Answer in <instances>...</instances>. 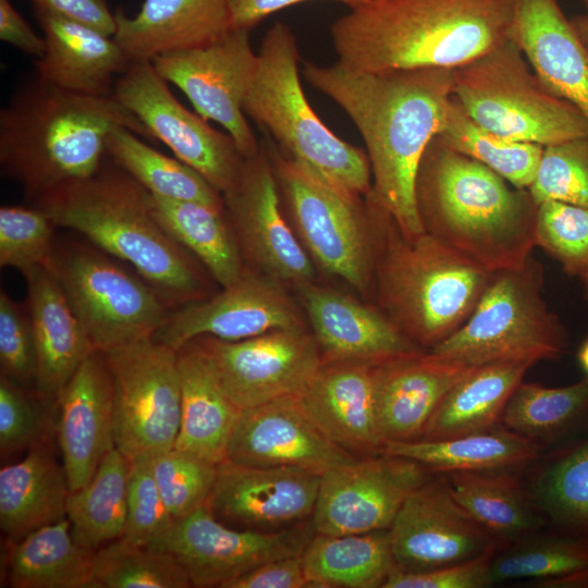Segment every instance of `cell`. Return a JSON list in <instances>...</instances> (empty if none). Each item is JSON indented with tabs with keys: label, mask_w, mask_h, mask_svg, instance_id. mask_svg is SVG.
Wrapping results in <instances>:
<instances>
[{
	"label": "cell",
	"mask_w": 588,
	"mask_h": 588,
	"mask_svg": "<svg viewBox=\"0 0 588 588\" xmlns=\"http://www.w3.org/2000/svg\"><path fill=\"white\" fill-rule=\"evenodd\" d=\"M306 81L333 100L359 131L369 159L366 196L406 235L424 229L415 198L422 155L442 130L453 98V70L365 72L305 62Z\"/></svg>",
	"instance_id": "obj_1"
},
{
	"label": "cell",
	"mask_w": 588,
	"mask_h": 588,
	"mask_svg": "<svg viewBox=\"0 0 588 588\" xmlns=\"http://www.w3.org/2000/svg\"><path fill=\"white\" fill-rule=\"evenodd\" d=\"M512 17V0H368L330 34L352 70H455L509 38Z\"/></svg>",
	"instance_id": "obj_2"
},
{
	"label": "cell",
	"mask_w": 588,
	"mask_h": 588,
	"mask_svg": "<svg viewBox=\"0 0 588 588\" xmlns=\"http://www.w3.org/2000/svg\"><path fill=\"white\" fill-rule=\"evenodd\" d=\"M415 198L424 232L489 272L524 266L537 247L538 205L529 191L438 136L420 160Z\"/></svg>",
	"instance_id": "obj_3"
},
{
	"label": "cell",
	"mask_w": 588,
	"mask_h": 588,
	"mask_svg": "<svg viewBox=\"0 0 588 588\" xmlns=\"http://www.w3.org/2000/svg\"><path fill=\"white\" fill-rule=\"evenodd\" d=\"M119 127L157 139L112 95L69 91L38 77L22 85L0 110V168L34 201L64 183L94 175Z\"/></svg>",
	"instance_id": "obj_4"
},
{
	"label": "cell",
	"mask_w": 588,
	"mask_h": 588,
	"mask_svg": "<svg viewBox=\"0 0 588 588\" xmlns=\"http://www.w3.org/2000/svg\"><path fill=\"white\" fill-rule=\"evenodd\" d=\"M33 205L56 228L81 233L98 249L126 261L171 306L204 298L187 250L152 216L149 192L117 164L103 163L94 175L59 185Z\"/></svg>",
	"instance_id": "obj_5"
},
{
	"label": "cell",
	"mask_w": 588,
	"mask_h": 588,
	"mask_svg": "<svg viewBox=\"0 0 588 588\" xmlns=\"http://www.w3.org/2000/svg\"><path fill=\"white\" fill-rule=\"evenodd\" d=\"M366 200L377 307L408 340L430 351L467 320L494 272L465 260L425 232L404 234L385 211Z\"/></svg>",
	"instance_id": "obj_6"
},
{
	"label": "cell",
	"mask_w": 588,
	"mask_h": 588,
	"mask_svg": "<svg viewBox=\"0 0 588 588\" xmlns=\"http://www.w3.org/2000/svg\"><path fill=\"white\" fill-rule=\"evenodd\" d=\"M255 77L243 110L277 143L335 188L366 197L371 188L369 159L341 139L316 114L302 87L299 51L291 27L275 23L264 36Z\"/></svg>",
	"instance_id": "obj_7"
},
{
	"label": "cell",
	"mask_w": 588,
	"mask_h": 588,
	"mask_svg": "<svg viewBox=\"0 0 588 588\" xmlns=\"http://www.w3.org/2000/svg\"><path fill=\"white\" fill-rule=\"evenodd\" d=\"M453 97L476 123L511 140L547 147L588 136L583 113L544 86L510 37L453 70Z\"/></svg>",
	"instance_id": "obj_8"
},
{
	"label": "cell",
	"mask_w": 588,
	"mask_h": 588,
	"mask_svg": "<svg viewBox=\"0 0 588 588\" xmlns=\"http://www.w3.org/2000/svg\"><path fill=\"white\" fill-rule=\"evenodd\" d=\"M543 272L531 256L494 272L467 320L429 352L468 366L500 360H555L568 335L542 297Z\"/></svg>",
	"instance_id": "obj_9"
},
{
	"label": "cell",
	"mask_w": 588,
	"mask_h": 588,
	"mask_svg": "<svg viewBox=\"0 0 588 588\" xmlns=\"http://www.w3.org/2000/svg\"><path fill=\"white\" fill-rule=\"evenodd\" d=\"M264 146L282 209L313 262L367 293L372 286L373 234L366 198L363 203L335 188L271 140Z\"/></svg>",
	"instance_id": "obj_10"
},
{
	"label": "cell",
	"mask_w": 588,
	"mask_h": 588,
	"mask_svg": "<svg viewBox=\"0 0 588 588\" xmlns=\"http://www.w3.org/2000/svg\"><path fill=\"white\" fill-rule=\"evenodd\" d=\"M48 267L97 351L152 338L172 311L152 285L100 249L54 248Z\"/></svg>",
	"instance_id": "obj_11"
},
{
	"label": "cell",
	"mask_w": 588,
	"mask_h": 588,
	"mask_svg": "<svg viewBox=\"0 0 588 588\" xmlns=\"http://www.w3.org/2000/svg\"><path fill=\"white\" fill-rule=\"evenodd\" d=\"M102 353L113 382L115 448L130 462L173 449L181 424L176 351L147 338Z\"/></svg>",
	"instance_id": "obj_12"
},
{
	"label": "cell",
	"mask_w": 588,
	"mask_h": 588,
	"mask_svg": "<svg viewBox=\"0 0 588 588\" xmlns=\"http://www.w3.org/2000/svg\"><path fill=\"white\" fill-rule=\"evenodd\" d=\"M314 535L311 520L280 530L234 529L204 505L174 519L149 547L171 554L192 587L224 588L261 564L303 554Z\"/></svg>",
	"instance_id": "obj_13"
},
{
	"label": "cell",
	"mask_w": 588,
	"mask_h": 588,
	"mask_svg": "<svg viewBox=\"0 0 588 588\" xmlns=\"http://www.w3.org/2000/svg\"><path fill=\"white\" fill-rule=\"evenodd\" d=\"M151 62L168 83L182 90L197 114L226 131L244 158L259 150L243 110L258 64L249 30L231 29L215 42L162 53Z\"/></svg>",
	"instance_id": "obj_14"
},
{
	"label": "cell",
	"mask_w": 588,
	"mask_h": 588,
	"mask_svg": "<svg viewBox=\"0 0 588 588\" xmlns=\"http://www.w3.org/2000/svg\"><path fill=\"white\" fill-rule=\"evenodd\" d=\"M175 157L224 194L235 182L244 157L233 138L211 127L171 93L151 61H131L112 94Z\"/></svg>",
	"instance_id": "obj_15"
},
{
	"label": "cell",
	"mask_w": 588,
	"mask_h": 588,
	"mask_svg": "<svg viewBox=\"0 0 588 588\" xmlns=\"http://www.w3.org/2000/svg\"><path fill=\"white\" fill-rule=\"evenodd\" d=\"M194 340L241 411L301 393L323 363L306 328L273 330L241 341Z\"/></svg>",
	"instance_id": "obj_16"
},
{
	"label": "cell",
	"mask_w": 588,
	"mask_h": 588,
	"mask_svg": "<svg viewBox=\"0 0 588 588\" xmlns=\"http://www.w3.org/2000/svg\"><path fill=\"white\" fill-rule=\"evenodd\" d=\"M223 198L243 257L281 284L302 287L313 282L314 262L282 209L273 166L264 144L256 154L244 158Z\"/></svg>",
	"instance_id": "obj_17"
},
{
	"label": "cell",
	"mask_w": 588,
	"mask_h": 588,
	"mask_svg": "<svg viewBox=\"0 0 588 588\" xmlns=\"http://www.w3.org/2000/svg\"><path fill=\"white\" fill-rule=\"evenodd\" d=\"M427 470L405 457L380 453L321 475L311 524L316 534L347 535L389 529Z\"/></svg>",
	"instance_id": "obj_18"
},
{
	"label": "cell",
	"mask_w": 588,
	"mask_h": 588,
	"mask_svg": "<svg viewBox=\"0 0 588 588\" xmlns=\"http://www.w3.org/2000/svg\"><path fill=\"white\" fill-rule=\"evenodd\" d=\"M282 285L245 268L218 294L172 310L152 339L177 351L199 336L241 341L273 330L305 328V317Z\"/></svg>",
	"instance_id": "obj_19"
},
{
	"label": "cell",
	"mask_w": 588,
	"mask_h": 588,
	"mask_svg": "<svg viewBox=\"0 0 588 588\" xmlns=\"http://www.w3.org/2000/svg\"><path fill=\"white\" fill-rule=\"evenodd\" d=\"M389 538L395 568L413 573L502 548L453 500L442 479L427 480L408 495L389 528Z\"/></svg>",
	"instance_id": "obj_20"
},
{
	"label": "cell",
	"mask_w": 588,
	"mask_h": 588,
	"mask_svg": "<svg viewBox=\"0 0 588 588\" xmlns=\"http://www.w3.org/2000/svg\"><path fill=\"white\" fill-rule=\"evenodd\" d=\"M226 460L322 475L358 457L332 442L302 408L297 395H289L241 412Z\"/></svg>",
	"instance_id": "obj_21"
},
{
	"label": "cell",
	"mask_w": 588,
	"mask_h": 588,
	"mask_svg": "<svg viewBox=\"0 0 588 588\" xmlns=\"http://www.w3.org/2000/svg\"><path fill=\"white\" fill-rule=\"evenodd\" d=\"M321 475L279 467H253L229 460L218 465L206 506L220 520L245 529L280 530L314 513Z\"/></svg>",
	"instance_id": "obj_22"
},
{
	"label": "cell",
	"mask_w": 588,
	"mask_h": 588,
	"mask_svg": "<svg viewBox=\"0 0 588 588\" xmlns=\"http://www.w3.org/2000/svg\"><path fill=\"white\" fill-rule=\"evenodd\" d=\"M57 432L70 491L86 486L115 446L113 382L105 357L93 351L57 400Z\"/></svg>",
	"instance_id": "obj_23"
},
{
	"label": "cell",
	"mask_w": 588,
	"mask_h": 588,
	"mask_svg": "<svg viewBox=\"0 0 588 588\" xmlns=\"http://www.w3.org/2000/svg\"><path fill=\"white\" fill-rule=\"evenodd\" d=\"M323 362L297 395L308 417L335 444L353 455L380 454L376 365Z\"/></svg>",
	"instance_id": "obj_24"
},
{
	"label": "cell",
	"mask_w": 588,
	"mask_h": 588,
	"mask_svg": "<svg viewBox=\"0 0 588 588\" xmlns=\"http://www.w3.org/2000/svg\"><path fill=\"white\" fill-rule=\"evenodd\" d=\"M299 291L304 314L323 362L380 363L425 351L378 307L313 282Z\"/></svg>",
	"instance_id": "obj_25"
},
{
	"label": "cell",
	"mask_w": 588,
	"mask_h": 588,
	"mask_svg": "<svg viewBox=\"0 0 588 588\" xmlns=\"http://www.w3.org/2000/svg\"><path fill=\"white\" fill-rule=\"evenodd\" d=\"M474 366L416 352L376 365V393L382 440H419L450 389Z\"/></svg>",
	"instance_id": "obj_26"
},
{
	"label": "cell",
	"mask_w": 588,
	"mask_h": 588,
	"mask_svg": "<svg viewBox=\"0 0 588 588\" xmlns=\"http://www.w3.org/2000/svg\"><path fill=\"white\" fill-rule=\"evenodd\" d=\"M509 37L558 97L588 122V48L576 35L558 0H512Z\"/></svg>",
	"instance_id": "obj_27"
},
{
	"label": "cell",
	"mask_w": 588,
	"mask_h": 588,
	"mask_svg": "<svg viewBox=\"0 0 588 588\" xmlns=\"http://www.w3.org/2000/svg\"><path fill=\"white\" fill-rule=\"evenodd\" d=\"M46 49L35 60L36 77L59 88L110 96L131 59L115 41L88 25L35 9Z\"/></svg>",
	"instance_id": "obj_28"
},
{
	"label": "cell",
	"mask_w": 588,
	"mask_h": 588,
	"mask_svg": "<svg viewBox=\"0 0 588 588\" xmlns=\"http://www.w3.org/2000/svg\"><path fill=\"white\" fill-rule=\"evenodd\" d=\"M23 275L36 348V394L45 403L57 402L95 348L49 267H36Z\"/></svg>",
	"instance_id": "obj_29"
},
{
	"label": "cell",
	"mask_w": 588,
	"mask_h": 588,
	"mask_svg": "<svg viewBox=\"0 0 588 588\" xmlns=\"http://www.w3.org/2000/svg\"><path fill=\"white\" fill-rule=\"evenodd\" d=\"M232 0H144L128 16L115 13V41L134 60L203 47L231 30Z\"/></svg>",
	"instance_id": "obj_30"
},
{
	"label": "cell",
	"mask_w": 588,
	"mask_h": 588,
	"mask_svg": "<svg viewBox=\"0 0 588 588\" xmlns=\"http://www.w3.org/2000/svg\"><path fill=\"white\" fill-rule=\"evenodd\" d=\"M181 380V424L174 449L219 465L226 460L241 409L224 392L196 340L176 351Z\"/></svg>",
	"instance_id": "obj_31"
},
{
	"label": "cell",
	"mask_w": 588,
	"mask_h": 588,
	"mask_svg": "<svg viewBox=\"0 0 588 588\" xmlns=\"http://www.w3.org/2000/svg\"><path fill=\"white\" fill-rule=\"evenodd\" d=\"M70 487L63 468L44 446L0 469V527L22 539L66 518Z\"/></svg>",
	"instance_id": "obj_32"
},
{
	"label": "cell",
	"mask_w": 588,
	"mask_h": 588,
	"mask_svg": "<svg viewBox=\"0 0 588 588\" xmlns=\"http://www.w3.org/2000/svg\"><path fill=\"white\" fill-rule=\"evenodd\" d=\"M532 365L528 360H500L474 366L443 397L419 440L449 439L497 427Z\"/></svg>",
	"instance_id": "obj_33"
},
{
	"label": "cell",
	"mask_w": 588,
	"mask_h": 588,
	"mask_svg": "<svg viewBox=\"0 0 588 588\" xmlns=\"http://www.w3.org/2000/svg\"><path fill=\"white\" fill-rule=\"evenodd\" d=\"M442 480L461 509L502 548L536 534L547 519L509 470L451 471Z\"/></svg>",
	"instance_id": "obj_34"
},
{
	"label": "cell",
	"mask_w": 588,
	"mask_h": 588,
	"mask_svg": "<svg viewBox=\"0 0 588 588\" xmlns=\"http://www.w3.org/2000/svg\"><path fill=\"white\" fill-rule=\"evenodd\" d=\"M542 445L498 426L441 440L385 443L381 453L408 458L427 471H491L523 467L536 460Z\"/></svg>",
	"instance_id": "obj_35"
},
{
	"label": "cell",
	"mask_w": 588,
	"mask_h": 588,
	"mask_svg": "<svg viewBox=\"0 0 588 588\" xmlns=\"http://www.w3.org/2000/svg\"><path fill=\"white\" fill-rule=\"evenodd\" d=\"M149 207L160 225L193 254L222 287L242 275L243 255L225 208L166 199L150 193Z\"/></svg>",
	"instance_id": "obj_36"
},
{
	"label": "cell",
	"mask_w": 588,
	"mask_h": 588,
	"mask_svg": "<svg viewBox=\"0 0 588 588\" xmlns=\"http://www.w3.org/2000/svg\"><path fill=\"white\" fill-rule=\"evenodd\" d=\"M302 558L310 588H382L395 568L389 529L315 532Z\"/></svg>",
	"instance_id": "obj_37"
},
{
	"label": "cell",
	"mask_w": 588,
	"mask_h": 588,
	"mask_svg": "<svg viewBox=\"0 0 588 588\" xmlns=\"http://www.w3.org/2000/svg\"><path fill=\"white\" fill-rule=\"evenodd\" d=\"M490 578L492 585L527 579L539 588H588V537L530 535L497 551Z\"/></svg>",
	"instance_id": "obj_38"
},
{
	"label": "cell",
	"mask_w": 588,
	"mask_h": 588,
	"mask_svg": "<svg viewBox=\"0 0 588 588\" xmlns=\"http://www.w3.org/2000/svg\"><path fill=\"white\" fill-rule=\"evenodd\" d=\"M94 554L76 543L66 517L17 542L9 560V584L14 588H94Z\"/></svg>",
	"instance_id": "obj_39"
},
{
	"label": "cell",
	"mask_w": 588,
	"mask_h": 588,
	"mask_svg": "<svg viewBox=\"0 0 588 588\" xmlns=\"http://www.w3.org/2000/svg\"><path fill=\"white\" fill-rule=\"evenodd\" d=\"M106 151L114 164L155 196L225 208L223 194L199 172L158 151L128 128L112 131L107 137Z\"/></svg>",
	"instance_id": "obj_40"
},
{
	"label": "cell",
	"mask_w": 588,
	"mask_h": 588,
	"mask_svg": "<svg viewBox=\"0 0 588 588\" xmlns=\"http://www.w3.org/2000/svg\"><path fill=\"white\" fill-rule=\"evenodd\" d=\"M131 462L114 446L83 488L70 492L66 517L74 540L96 551L123 536Z\"/></svg>",
	"instance_id": "obj_41"
},
{
	"label": "cell",
	"mask_w": 588,
	"mask_h": 588,
	"mask_svg": "<svg viewBox=\"0 0 588 588\" xmlns=\"http://www.w3.org/2000/svg\"><path fill=\"white\" fill-rule=\"evenodd\" d=\"M588 422V377L565 387L520 382L501 417L506 429L543 446L566 440Z\"/></svg>",
	"instance_id": "obj_42"
},
{
	"label": "cell",
	"mask_w": 588,
	"mask_h": 588,
	"mask_svg": "<svg viewBox=\"0 0 588 588\" xmlns=\"http://www.w3.org/2000/svg\"><path fill=\"white\" fill-rule=\"evenodd\" d=\"M528 491L556 530L588 537V437L556 450Z\"/></svg>",
	"instance_id": "obj_43"
},
{
	"label": "cell",
	"mask_w": 588,
	"mask_h": 588,
	"mask_svg": "<svg viewBox=\"0 0 588 588\" xmlns=\"http://www.w3.org/2000/svg\"><path fill=\"white\" fill-rule=\"evenodd\" d=\"M450 148L485 164L513 186L528 189L543 147L511 140L476 123L453 97L446 121L437 135Z\"/></svg>",
	"instance_id": "obj_44"
},
{
	"label": "cell",
	"mask_w": 588,
	"mask_h": 588,
	"mask_svg": "<svg viewBox=\"0 0 588 588\" xmlns=\"http://www.w3.org/2000/svg\"><path fill=\"white\" fill-rule=\"evenodd\" d=\"M94 588H187L192 584L174 558L122 538L94 554Z\"/></svg>",
	"instance_id": "obj_45"
},
{
	"label": "cell",
	"mask_w": 588,
	"mask_h": 588,
	"mask_svg": "<svg viewBox=\"0 0 588 588\" xmlns=\"http://www.w3.org/2000/svg\"><path fill=\"white\" fill-rule=\"evenodd\" d=\"M151 473L174 519L206 505L218 465L171 449L150 457Z\"/></svg>",
	"instance_id": "obj_46"
},
{
	"label": "cell",
	"mask_w": 588,
	"mask_h": 588,
	"mask_svg": "<svg viewBox=\"0 0 588 588\" xmlns=\"http://www.w3.org/2000/svg\"><path fill=\"white\" fill-rule=\"evenodd\" d=\"M50 218L38 207L0 208V266L25 273L49 266L54 253Z\"/></svg>",
	"instance_id": "obj_47"
},
{
	"label": "cell",
	"mask_w": 588,
	"mask_h": 588,
	"mask_svg": "<svg viewBox=\"0 0 588 588\" xmlns=\"http://www.w3.org/2000/svg\"><path fill=\"white\" fill-rule=\"evenodd\" d=\"M528 191L537 205L558 200L588 208V136L543 147Z\"/></svg>",
	"instance_id": "obj_48"
},
{
	"label": "cell",
	"mask_w": 588,
	"mask_h": 588,
	"mask_svg": "<svg viewBox=\"0 0 588 588\" xmlns=\"http://www.w3.org/2000/svg\"><path fill=\"white\" fill-rule=\"evenodd\" d=\"M537 246L574 277L588 271V208L558 200L538 204Z\"/></svg>",
	"instance_id": "obj_49"
},
{
	"label": "cell",
	"mask_w": 588,
	"mask_h": 588,
	"mask_svg": "<svg viewBox=\"0 0 588 588\" xmlns=\"http://www.w3.org/2000/svg\"><path fill=\"white\" fill-rule=\"evenodd\" d=\"M174 522L167 509L151 473L150 457L131 462L126 520L122 539L151 546Z\"/></svg>",
	"instance_id": "obj_50"
},
{
	"label": "cell",
	"mask_w": 588,
	"mask_h": 588,
	"mask_svg": "<svg viewBox=\"0 0 588 588\" xmlns=\"http://www.w3.org/2000/svg\"><path fill=\"white\" fill-rule=\"evenodd\" d=\"M1 375L24 389L36 385L37 359L33 329L26 309L0 292Z\"/></svg>",
	"instance_id": "obj_51"
},
{
	"label": "cell",
	"mask_w": 588,
	"mask_h": 588,
	"mask_svg": "<svg viewBox=\"0 0 588 588\" xmlns=\"http://www.w3.org/2000/svg\"><path fill=\"white\" fill-rule=\"evenodd\" d=\"M38 400L34 399L27 389L0 376V451L2 455L34 446L40 438L45 418Z\"/></svg>",
	"instance_id": "obj_52"
},
{
	"label": "cell",
	"mask_w": 588,
	"mask_h": 588,
	"mask_svg": "<svg viewBox=\"0 0 588 588\" xmlns=\"http://www.w3.org/2000/svg\"><path fill=\"white\" fill-rule=\"evenodd\" d=\"M500 547L467 561L427 572L390 574L382 588H485L492 586L490 564Z\"/></svg>",
	"instance_id": "obj_53"
},
{
	"label": "cell",
	"mask_w": 588,
	"mask_h": 588,
	"mask_svg": "<svg viewBox=\"0 0 588 588\" xmlns=\"http://www.w3.org/2000/svg\"><path fill=\"white\" fill-rule=\"evenodd\" d=\"M303 558L292 555L269 561L228 583L224 588H309Z\"/></svg>",
	"instance_id": "obj_54"
},
{
	"label": "cell",
	"mask_w": 588,
	"mask_h": 588,
	"mask_svg": "<svg viewBox=\"0 0 588 588\" xmlns=\"http://www.w3.org/2000/svg\"><path fill=\"white\" fill-rule=\"evenodd\" d=\"M35 9L88 25L101 33L113 36L117 28L106 0H29Z\"/></svg>",
	"instance_id": "obj_55"
},
{
	"label": "cell",
	"mask_w": 588,
	"mask_h": 588,
	"mask_svg": "<svg viewBox=\"0 0 588 588\" xmlns=\"http://www.w3.org/2000/svg\"><path fill=\"white\" fill-rule=\"evenodd\" d=\"M0 39L36 59L42 57L46 44L10 0H0Z\"/></svg>",
	"instance_id": "obj_56"
},
{
	"label": "cell",
	"mask_w": 588,
	"mask_h": 588,
	"mask_svg": "<svg viewBox=\"0 0 588 588\" xmlns=\"http://www.w3.org/2000/svg\"><path fill=\"white\" fill-rule=\"evenodd\" d=\"M309 0H232L231 29L252 30L269 15L294 4ZM354 8L366 0H332Z\"/></svg>",
	"instance_id": "obj_57"
},
{
	"label": "cell",
	"mask_w": 588,
	"mask_h": 588,
	"mask_svg": "<svg viewBox=\"0 0 588 588\" xmlns=\"http://www.w3.org/2000/svg\"><path fill=\"white\" fill-rule=\"evenodd\" d=\"M569 21L578 38L588 48V13L575 15Z\"/></svg>",
	"instance_id": "obj_58"
},
{
	"label": "cell",
	"mask_w": 588,
	"mask_h": 588,
	"mask_svg": "<svg viewBox=\"0 0 588 588\" xmlns=\"http://www.w3.org/2000/svg\"><path fill=\"white\" fill-rule=\"evenodd\" d=\"M577 358H578L580 367L586 373V377H588V339H586L581 343L577 353Z\"/></svg>",
	"instance_id": "obj_59"
},
{
	"label": "cell",
	"mask_w": 588,
	"mask_h": 588,
	"mask_svg": "<svg viewBox=\"0 0 588 588\" xmlns=\"http://www.w3.org/2000/svg\"><path fill=\"white\" fill-rule=\"evenodd\" d=\"M583 284V293L585 299L588 302V271L579 278Z\"/></svg>",
	"instance_id": "obj_60"
},
{
	"label": "cell",
	"mask_w": 588,
	"mask_h": 588,
	"mask_svg": "<svg viewBox=\"0 0 588 588\" xmlns=\"http://www.w3.org/2000/svg\"><path fill=\"white\" fill-rule=\"evenodd\" d=\"M586 7H588V0H580Z\"/></svg>",
	"instance_id": "obj_61"
},
{
	"label": "cell",
	"mask_w": 588,
	"mask_h": 588,
	"mask_svg": "<svg viewBox=\"0 0 588 588\" xmlns=\"http://www.w3.org/2000/svg\"><path fill=\"white\" fill-rule=\"evenodd\" d=\"M366 1H368V0H366Z\"/></svg>",
	"instance_id": "obj_62"
}]
</instances>
